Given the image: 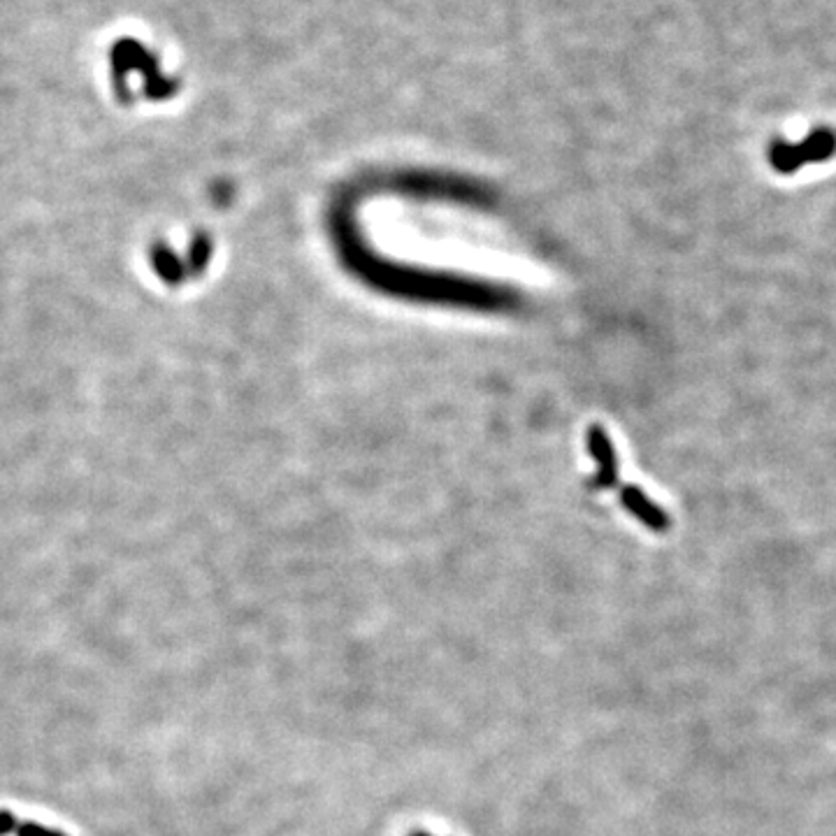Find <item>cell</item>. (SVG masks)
<instances>
[{
	"instance_id": "3957f363",
	"label": "cell",
	"mask_w": 836,
	"mask_h": 836,
	"mask_svg": "<svg viewBox=\"0 0 836 836\" xmlns=\"http://www.w3.org/2000/svg\"><path fill=\"white\" fill-rule=\"evenodd\" d=\"M17 832L26 834V836H66V834L54 832V830H47V827L35 825V823H19L17 825Z\"/></svg>"
},
{
	"instance_id": "8992f818",
	"label": "cell",
	"mask_w": 836,
	"mask_h": 836,
	"mask_svg": "<svg viewBox=\"0 0 836 836\" xmlns=\"http://www.w3.org/2000/svg\"><path fill=\"white\" fill-rule=\"evenodd\" d=\"M414 836H430V834H414Z\"/></svg>"
},
{
	"instance_id": "7a4b0ae2",
	"label": "cell",
	"mask_w": 836,
	"mask_h": 836,
	"mask_svg": "<svg viewBox=\"0 0 836 836\" xmlns=\"http://www.w3.org/2000/svg\"><path fill=\"white\" fill-rule=\"evenodd\" d=\"M625 500H627V504H630V509L634 511V514H637L641 521L648 525V528H653L658 532L669 528V518L662 514V511L655 507V504L648 502L646 497L639 493V490H630V493L625 495Z\"/></svg>"
},
{
	"instance_id": "5b68a950",
	"label": "cell",
	"mask_w": 836,
	"mask_h": 836,
	"mask_svg": "<svg viewBox=\"0 0 836 836\" xmlns=\"http://www.w3.org/2000/svg\"><path fill=\"white\" fill-rule=\"evenodd\" d=\"M14 834H17V836H26V834H21V832H17V830H14Z\"/></svg>"
},
{
	"instance_id": "6da1fadb",
	"label": "cell",
	"mask_w": 836,
	"mask_h": 836,
	"mask_svg": "<svg viewBox=\"0 0 836 836\" xmlns=\"http://www.w3.org/2000/svg\"><path fill=\"white\" fill-rule=\"evenodd\" d=\"M836 154V133L832 128H813L802 142L776 140L769 147L771 168L781 175H792L806 163H825Z\"/></svg>"
},
{
	"instance_id": "277c9868",
	"label": "cell",
	"mask_w": 836,
	"mask_h": 836,
	"mask_svg": "<svg viewBox=\"0 0 836 836\" xmlns=\"http://www.w3.org/2000/svg\"><path fill=\"white\" fill-rule=\"evenodd\" d=\"M17 825H19L17 818H14L10 811H0V836L14 832L17 830Z\"/></svg>"
}]
</instances>
